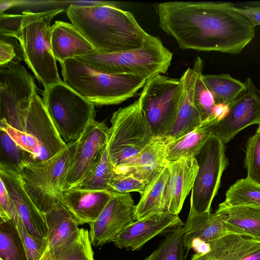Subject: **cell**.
<instances>
[{
    "mask_svg": "<svg viewBox=\"0 0 260 260\" xmlns=\"http://www.w3.org/2000/svg\"><path fill=\"white\" fill-rule=\"evenodd\" d=\"M232 3L174 1L157 4L159 26L182 49L239 54L255 27Z\"/></svg>",
    "mask_w": 260,
    "mask_h": 260,
    "instance_id": "6da1fadb",
    "label": "cell"
},
{
    "mask_svg": "<svg viewBox=\"0 0 260 260\" xmlns=\"http://www.w3.org/2000/svg\"><path fill=\"white\" fill-rule=\"evenodd\" d=\"M67 15L99 53L139 48L151 36L132 13L116 7L70 5Z\"/></svg>",
    "mask_w": 260,
    "mask_h": 260,
    "instance_id": "7a4b0ae2",
    "label": "cell"
},
{
    "mask_svg": "<svg viewBox=\"0 0 260 260\" xmlns=\"http://www.w3.org/2000/svg\"><path fill=\"white\" fill-rule=\"evenodd\" d=\"M63 81L96 106L117 105L134 96L147 79L129 75H111L70 59L60 64Z\"/></svg>",
    "mask_w": 260,
    "mask_h": 260,
    "instance_id": "3957f363",
    "label": "cell"
},
{
    "mask_svg": "<svg viewBox=\"0 0 260 260\" xmlns=\"http://www.w3.org/2000/svg\"><path fill=\"white\" fill-rule=\"evenodd\" d=\"M64 9L43 12L25 10L18 30L11 37L18 40L25 63L44 89L61 81L51 46V21Z\"/></svg>",
    "mask_w": 260,
    "mask_h": 260,
    "instance_id": "277c9868",
    "label": "cell"
},
{
    "mask_svg": "<svg viewBox=\"0 0 260 260\" xmlns=\"http://www.w3.org/2000/svg\"><path fill=\"white\" fill-rule=\"evenodd\" d=\"M172 58V53L159 38L151 35L138 49L111 53H96L75 59L108 74L129 75L148 79L156 74L165 73Z\"/></svg>",
    "mask_w": 260,
    "mask_h": 260,
    "instance_id": "5b68a950",
    "label": "cell"
},
{
    "mask_svg": "<svg viewBox=\"0 0 260 260\" xmlns=\"http://www.w3.org/2000/svg\"><path fill=\"white\" fill-rule=\"evenodd\" d=\"M0 129L5 130L19 146L31 154L36 161L48 159L67 146L37 92L17 126L13 129L0 120Z\"/></svg>",
    "mask_w": 260,
    "mask_h": 260,
    "instance_id": "8992f818",
    "label": "cell"
},
{
    "mask_svg": "<svg viewBox=\"0 0 260 260\" xmlns=\"http://www.w3.org/2000/svg\"><path fill=\"white\" fill-rule=\"evenodd\" d=\"M77 143V141L67 143L52 157L32 162L20 173L26 191L43 214L55 203L61 202Z\"/></svg>",
    "mask_w": 260,
    "mask_h": 260,
    "instance_id": "52a82bcc",
    "label": "cell"
},
{
    "mask_svg": "<svg viewBox=\"0 0 260 260\" xmlns=\"http://www.w3.org/2000/svg\"><path fill=\"white\" fill-rule=\"evenodd\" d=\"M42 99L57 132L67 144L77 141L94 120V105L62 80L44 89Z\"/></svg>",
    "mask_w": 260,
    "mask_h": 260,
    "instance_id": "ba28073f",
    "label": "cell"
},
{
    "mask_svg": "<svg viewBox=\"0 0 260 260\" xmlns=\"http://www.w3.org/2000/svg\"><path fill=\"white\" fill-rule=\"evenodd\" d=\"M108 148L114 172L141 151L153 139L141 105V98L112 115Z\"/></svg>",
    "mask_w": 260,
    "mask_h": 260,
    "instance_id": "9c48e42d",
    "label": "cell"
},
{
    "mask_svg": "<svg viewBox=\"0 0 260 260\" xmlns=\"http://www.w3.org/2000/svg\"><path fill=\"white\" fill-rule=\"evenodd\" d=\"M182 94L180 79L156 74L140 95L142 108L153 137H168L174 125Z\"/></svg>",
    "mask_w": 260,
    "mask_h": 260,
    "instance_id": "30bf717a",
    "label": "cell"
},
{
    "mask_svg": "<svg viewBox=\"0 0 260 260\" xmlns=\"http://www.w3.org/2000/svg\"><path fill=\"white\" fill-rule=\"evenodd\" d=\"M195 158L199 169L191 190L188 217L211 212L212 202L229 164L225 144L212 134L207 137Z\"/></svg>",
    "mask_w": 260,
    "mask_h": 260,
    "instance_id": "8fae6325",
    "label": "cell"
},
{
    "mask_svg": "<svg viewBox=\"0 0 260 260\" xmlns=\"http://www.w3.org/2000/svg\"><path fill=\"white\" fill-rule=\"evenodd\" d=\"M37 87L21 64L0 67L1 119L13 127L27 111Z\"/></svg>",
    "mask_w": 260,
    "mask_h": 260,
    "instance_id": "7c38bea8",
    "label": "cell"
},
{
    "mask_svg": "<svg viewBox=\"0 0 260 260\" xmlns=\"http://www.w3.org/2000/svg\"><path fill=\"white\" fill-rule=\"evenodd\" d=\"M244 83L245 89L229 106L228 115L218 122L203 126L208 134L216 136L225 144L247 126L260 124V90L250 78Z\"/></svg>",
    "mask_w": 260,
    "mask_h": 260,
    "instance_id": "4fadbf2b",
    "label": "cell"
},
{
    "mask_svg": "<svg viewBox=\"0 0 260 260\" xmlns=\"http://www.w3.org/2000/svg\"><path fill=\"white\" fill-rule=\"evenodd\" d=\"M136 210V205L129 193L113 192L97 219L89 223L91 244L98 247L112 242L137 220Z\"/></svg>",
    "mask_w": 260,
    "mask_h": 260,
    "instance_id": "5bb4252c",
    "label": "cell"
},
{
    "mask_svg": "<svg viewBox=\"0 0 260 260\" xmlns=\"http://www.w3.org/2000/svg\"><path fill=\"white\" fill-rule=\"evenodd\" d=\"M109 130L105 123L94 120L77 140L64 189L76 187L88 175L108 144Z\"/></svg>",
    "mask_w": 260,
    "mask_h": 260,
    "instance_id": "9a60e30c",
    "label": "cell"
},
{
    "mask_svg": "<svg viewBox=\"0 0 260 260\" xmlns=\"http://www.w3.org/2000/svg\"><path fill=\"white\" fill-rule=\"evenodd\" d=\"M0 179L29 234L47 249L48 229L44 215L26 191L20 174L0 168Z\"/></svg>",
    "mask_w": 260,
    "mask_h": 260,
    "instance_id": "2e32d148",
    "label": "cell"
},
{
    "mask_svg": "<svg viewBox=\"0 0 260 260\" xmlns=\"http://www.w3.org/2000/svg\"><path fill=\"white\" fill-rule=\"evenodd\" d=\"M183 225L178 215L167 211L158 212L137 220L119 233L112 242L120 249L134 251L141 248L157 235L170 232Z\"/></svg>",
    "mask_w": 260,
    "mask_h": 260,
    "instance_id": "e0dca14e",
    "label": "cell"
},
{
    "mask_svg": "<svg viewBox=\"0 0 260 260\" xmlns=\"http://www.w3.org/2000/svg\"><path fill=\"white\" fill-rule=\"evenodd\" d=\"M229 235L242 236L236 226L216 212L188 217L182 226V242L187 252L191 249L196 251L204 244Z\"/></svg>",
    "mask_w": 260,
    "mask_h": 260,
    "instance_id": "ac0fdd59",
    "label": "cell"
},
{
    "mask_svg": "<svg viewBox=\"0 0 260 260\" xmlns=\"http://www.w3.org/2000/svg\"><path fill=\"white\" fill-rule=\"evenodd\" d=\"M167 166L169 176L163 197L162 209L178 215L192 190L199 166L195 157L191 155L167 162Z\"/></svg>",
    "mask_w": 260,
    "mask_h": 260,
    "instance_id": "d6986e66",
    "label": "cell"
},
{
    "mask_svg": "<svg viewBox=\"0 0 260 260\" xmlns=\"http://www.w3.org/2000/svg\"><path fill=\"white\" fill-rule=\"evenodd\" d=\"M168 137H153L138 153L115 171L116 175H132L148 184L167 164Z\"/></svg>",
    "mask_w": 260,
    "mask_h": 260,
    "instance_id": "ffe728a7",
    "label": "cell"
},
{
    "mask_svg": "<svg viewBox=\"0 0 260 260\" xmlns=\"http://www.w3.org/2000/svg\"><path fill=\"white\" fill-rule=\"evenodd\" d=\"M203 62L200 56L196 58L192 68H188L180 78L182 86L180 104L173 128L168 136L172 141L194 129L202 123L194 101L195 83L200 65Z\"/></svg>",
    "mask_w": 260,
    "mask_h": 260,
    "instance_id": "44dd1931",
    "label": "cell"
},
{
    "mask_svg": "<svg viewBox=\"0 0 260 260\" xmlns=\"http://www.w3.org/2000/svg\"><path fill=\"white\" fill-rule=\"evenodd\" d=\"M110 190L79 188L64 189L61 203L74 215L79 225L95 221L112 196Z\"/></svg>",
    "mask_w": 260,
    "mask_h": 260,
    "instance_id": "7402d4cb",
    "label": "cell"
},
{
    "mask_svg": "<svg viewBox=\"0 0 260 260\" xmlns=\"http://www.w3.org/2000/svg\"><path fill=\"white\" fill-rule=\"evenodd\" d=\"M53 55L60 64L66 60L98 53L94 47L73 24L56 21L51 26Z\"/></svg>",
    "mask_w": 260,
    "mask_h": 260,
    "instance_id": "603a6c76",
    "label": "cell"
},
{
    "mask_svg": "<svg viewBox=\"0 0 260 260\" xmlns=\"http://www.w3.org/2000/svg\"><path fill=\"white\" fill-rule=\"evenodd\" d=\"M43 215L48 229L46 250L71 242L78 237L79 224L61 202L53 204Z\"/></svg>",
    "mask_w": 260,
    "mask_h": 260,
    "instance_id": "cb8c5ba5",
    "label": "cell"
},
{
    "mask_svg": "<svg viewBox=\"0 0 260 260\" xmlns=\"http://www.w3.org/2000/svg\"><path fill=\"white\" fill-rule=\"evenodd\" d=\"M207 244V253L193 255L191 260H242L260 249V240L238 235H227Z\"/></svg>",
    "mask_w": 260,
    "mask_h": 260,
    "instance_id": "d4e9b609",
    "label": "cell"
},
{
    "mask_svg": "<svg viewBox=\"0 0 260 260\" xmlns=\"http://www.w3.org/2000/svg\"><path fill=\"white\" fill-rule=\"evenodd\" d=\"M169 176V172L166 165L148 184L136 205L137 220L163 211L162 202Z\"/></svg>",
    "mask_w": 260,
    "mask_h": 260,
    "instance_id": "484cf974",
    "label": "cell"
},
{
    "mask_svg": "<svg viewBox=\"0 0 260 260\" xmlns=\"http://www.w3.org/2000/svg\"><path fill=\"white\" fill-rule=\"evenodd\" d=\"M88 230L82 228L75 240L47 249L40 260H94Z\"/></svg>",
    "mask_w": 260,
    "mask_h": 260,
    "instance_id": "4316f807",
    "label": "cell"
},
{
    "mask_svg": "<svg viewBox=\"0 0 260 260\" xmlns=\"http://www.w3.org/2000/svg\"><path fill=\"white\" fill-rule=\"evenodd\" d=\"M216 212L222 214L243 236L260 240V208L243 206L217 208Z\"/></svg>",
    "mask_w": 260,
    "mask_h": 260,
    "instance_id": "83f0119b",
    "label": "cell"
},
{
    "mask_svg": "<svg viewBox=\"0 0 260 260\" xmlns=\"http://www.w3.org/2000/svg\"><path fill=\"white\" fill-rule=\"evenodd\" d=\"M0 168L20 173L36 161L31 154L22 148L4 129H0Z\"/></svg>",
    "mask_w": 260,
    "mask_h": 260,
    "instance_id": "f1b7e54d",
    "label": "cell"
},
{
    "mask_svg": "<svg viewBox=\"0 0 260 260\" xmlns=\"http://www.w3.org/2000/svg\"><path fill=\"white\" fill-rule=\"evenodd\" d=\"M225 195V200L219 205V209L242 206L260 208V185L246 178L238 180Z\"/></svg>",
    "mask_w": 260,
    "mask_h": 260,
    "instance_id": "f546056e",
    "label": "cell"
},
{
    "mask_svg": "<svg viewBox=\"0 0 260 260\" xmlns=\"http://www.w3.org/2000/svg\"><path fill=\"white\" fill-rule=\"evenodd\" d=\"M0 260H28L17 225L11 218H0Z\"/></svg>",
    "mask_w": 260,
    "mask_h": 260,
    "instance_id": "4dcf8cb0",
    "label": "cell"
},
{
    "mask_svg": "<svg viewBox=\"0 0 260 260\" xmlns=\"http://www.w3.org/2000/svg\"><path fill=\"white\" fill-rule=\"evenodd\" d=\"M203 79L214 95L215 104L229 107L245 88L244 82L233 78L229 74L203 75Z\"/></svg>",
    "mask_w": 260,
    "mask_h": 260,
    "instance_id": "1f68e13d",
    "label": "cell"
},
{
    "mask_svg": "<svg viewBox=\"0 0 260 260\" xmlns=\"http://www.w3.org/2000/svg\"><path fill=\"white\" fill-rule=\"evenodd\" d=\"M209 135L204 128L200 125L185 135L172 141L168 147L166 161H174L191 155L195 157Z\"/></svg>",
    "mask_w": 260,
    "mask_h": 260,
    "instance_id": "d6a6232c",
    "label": "cell"
},
{
    "mask_svg": "<svg viewBox=\"0 0 260 260\" xmlns=\"http://www.w3.org/2000/svg\"><path fill=\"white\" fill-rule=\"evenodd\" d=\"M115 175L107 144L96 165L84 180L75 188L91 190H110L108 184Z\"/></svg>",
    "mask_w": 260,
    "mask_h": 260,
    "instance_id": "836d02e7",
    "label": "cell"
},
{
    "mask_svg": "<svg viewBox=\"0 0 260 260\" xmlns=\"http://www.w3.org/2000/svg\"><path fill=\"white\" fill-rule=\"evenodd\" d=\"M182 226L170 232L159 246L144 260H183L185 247L182 239Z\"/></svg>",
    "mask_w": 260,
    "mask_h": 260,
    "instance_id": "e575fe53",
    "label": "cell"
},
{
    "mask_svg": "<svg viewBox=\"0 0 260 260\" xmlns=\"http://www.w3.org/2000/svg\"><path fill=\"white\" fill-rule=\"evenodd\" d=\"M203 62L199 66L194 90V101L202 122L211 116L215 102L213 94L203 79Z\"/></svg>",
    "mask_w": 260,
    "mask_h": 260,
    "instance_id": "d590c367",
    "label": "cell"
},
{
    "mask_svg": "<svg viewBox=\"0 0 260 260\" xmlns=\"http://www.w3.org/2000/svg\"><path fill=\"white\" fill-rule=\"evenodd\" d=\"M244 166L246 178L260 185V134L256 132L246 143Z\"/></svg>",
    "mask_w": 260,
    "mask_h": 260,
    "instance_id": "8d00e7d4",
    "label": "cell"
},
{
    "mask_svg": "<svg viewBox=\"0 0 260 260\" xmlns=\"http://www.w3.org/2000/svg\"><path fill=\"white\" fill-rule=\"evenodd\" d=\"M16 39L0 35V67L20 64L23 59L22 49Z\"/></svg>",
    "mask_w": 260,
    "mask_h": 260,
    "instance_id": "74e56055",
    "label": "cell"
},
{
    "mask_svg": "<svg viewBox=\"0 0 260 260\" xmlns=\"http://www.w3.org/2000/svg\"><path fill=\"white\" fill-rule=\"evenodd\" d=\"M113 192L126 193L135 191L142 195L148 184L132 175H116L108 184Z\"/></svg>",
    "mask_w": 260,
    "mask_h": 260,
    "instance_id": "f35d334b",
    "label": "cell"
},
{
    "mask_svg": "<svg viewBox=\"0 0 260 260\" xmlns=\"http://www.w3.org/2000/svg\"><path fill=\"white\" fill-rule=\"evenodd\" d=\"M16 224L26 249L28 260H40L46 248L29 234L20 217Z\"/></svg>",
    "mask_w": 260,
    "mask_h": 260,
    "instance_id": "ab89813d",
    "label": "cell"
},
{
    "mask_svg": "<svg viewBox=\"0 0 260 260\" xmlns=\"http://www.w3.org/2000/svg\"><path fill=\"white\" fill-rule=\"evenodd\" d=\"M19 216L16 209L10 198L7 188L0 179V218H11L17 222Z\"/></svg>",
    "mask_w": 260,
    "mask_h": 260,
    "instance_id": "60d3db41",
    "label": "cell"
},
{
    "mask_svg": "<svg viewBox=\"0 0 260 260\" xmlns=\"http://www.w3.org/2000/svg\"><path fill=\"white\" fill-rule=\"evenodd\" d=\"M22 18V14H0V35L11 37L20 26Z\"/></svg>",
    "mask_w": 260,
    "mask_h": 260,
    "instance_id": "b9f144b4",
    "label": "cell"
},
{
    "mask_svg": "<svg viewBox=\"0 0 260 260\" xmlns=\"http://www.w3.org/2000/svg\"><path fill=\"white\" fill-rule=\"evenodd\" d=\"M234 10L246 18L255 27L260 25V6H244L243 8L233 7Z\"/></svg>",
    "mask_w": 260,
    "mask_h": 260,
    "instance_id": "7bdbcfd3",
    "label": "cell"
},
{
    "mask_svg": "<svg viewBox=\"0 0 260 260\" xmlns=\"http://www.w3.org/2000/svg\"><path fill=\"white\" fill-rule=\"evenodd\" d=\"M229 112V106L224 104H216L213 109L211 117L206 121L203 122L201 125L206 126L212 123L223 119Z\"/></svg>",
    "mask_w": 260,
    "mask_h": 260,
    "instance_id": "ee69618b",
    "label": "cell"
},
{
    "mask_svg": "<svg viewBox=\"0 0 260 260\" xmlns=\"http://www.w3.org/2000/svg\"><path fill=\"white\" fill-rule=\"evenodd\" d=\"M30 1H0V14L4 13V11L11 7L28 4Z\"/></svg>",
    "mask_w": 260,
    "mask_h": 260,
    "instance_id": "f6af8a7d",
    "label": "cell"
},
{
    "mask_svg": "<svg viewBox=\"0 0 260 260\" xmlns=\"http://www.w3.org/2000/svg\"><path fill=\"white\" fill-rule=\"evenodd\" d=\"M256 132L260 134V124L258 125V128Z\"/></svg>",
    "mask_w": 260,
    "mask_h": 260,
    "instance_id": "bcb514c9",
    "label": "cell"
}]
</instances>
